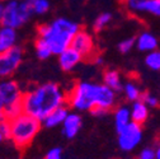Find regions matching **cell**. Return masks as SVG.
Wrapping results in <instances>:
<instances>
[{
    "label": "cell",
    "mask_w": 160,
    "mask_h": 159,
    "mask_svg": "<svg viewBox=\"0 0 160 159\" xmlns=\"http://www.w3.org/2000/svg\"><path fill=\"white\" fill-rule=\"evenodd\" d=\"M127 8L132 12H141V5L144 0H125Z\"/></svg>",
    "instance_id": "28"
},
{
    "label": "cell",
    "mask_w": 160,
    "mask_h": 159,
    "mask_svg": "<svg viewBox=\"0 0 160 159\" xmlns=\"http://www.w3.org/2000/svg\"><path fill=\"white\" fill-rule=\"evenodd\" d=\"M80 127H82V117L78 113H69L62 124V134L65 137L72 139L78 135Z\"/></svg>",
    "instance_id": "12"
},
{
    "label": "cell",
    "mask_w": 160,
    "mask_h": 159,
    "mask_svg": "<svg viewBox=\"0 0 160 159\" xmlns=\"http://www.w3.org/2000/svg\"><path fill=\"white\" fill-rule=\"evenodd\" d=\"M82 60H83V56L75 49H72L71 46L68 47L65 51H62L58 55V63H60V66H61V69L64 71L72 70Z\"/></svg>",
    "instance_id": "10"
},
{
    "label": "cell",
    "mask_w": 160,
    "mask_h": 159,
    "mask_svg": "<svg viewBox=\"0 0 160 159\" xmlns=\"http://www.w3.org/2000/svg\"><path fill=\"white\" fill-rule=\"evenodd\" d=\"M111 21H112V15L109 13H102L101 15H98V18L95 19V22H94V29L97 32L102 31Z\"/></svg>",
    "instance_id": "23"
},
{
    "label": "cell",
    "mask_w": 160,
    "mask_h": 159,
    "mask_svg": "<svg viewBox=\"0 0 160 159\" xmlns=\"http://www.w3.org/2000/svg\"><path fill=\"white\" fill-rule=\"evenodd\" d=\"M145 64L151 70L159 71L160 70V51L155 50V51L149 52L148 56L145 57Z\"/></svg>",
    "instance_id": "20"
},
{
    "label": "cell",
    "mask_w": 160,
    "mask_h": 159,
    "mask_svg": "<svg viewBox=\"0 0 160 159\" xmlns=\"http://www.w3.org/2000/svg\"><path fill=\"white\" fill-rule=\"evenodd\" d=\"M23 94L19 85L14 80H4L0 83V95L3 98L4 107L22 102Z\"/></svg>",
    "instance_id": "9"
},
{
    "label": "cell",
    "mask_w": 160,
    "mask_h": 159,
    "mask_svg": "<svg viewBox=\"0 0 160 159\" xmlns=\"http://www.w3.org/2000/svg\"><path fill=\"white\" fill-rule=\"evenodd\" d=\"M36 52H37V56L41 59V60L48 59L52 55V51H51L50 46L47 45V42L45 41V39H42L41 37H38L37 41H36Z\"/></svg>",
    "instance_id": "19"
},
{
    "label": "cell",
    "mask_w": 160,
    "mask_h": 159,
    "mask_svg": "<svg viewBox=\"0 0 160 159\" xmlns=\"http://www.w3.org/2000/svg\"><path fill=\"white\" fill-rule=\"evenodd\" d=\"M45 159H62V150L60 148H52L46 153Z\"/></svg>",
    "instance_id": "29"
},
{
    "label": "cell",
    "mask_w": 160,
    "mask_h": 159,
    "mask_svg": "<svg viewBox=\"0 0 160 159\" xmlns=\"http://www.w3.org/2000/svg\"><path fill=\"white\" fill-rule=\"evenodd\" d=\"M0 132L4 139H12V124L7 118L0 124Z\"/></svg>",
    "instance_id": "26"
},
{
    "label": "cell",
    "mask_w": 160,
    "mask_h": 159,
    "mask_svg": "<svg viewBox=\"0 0 160 159\" xmlns=\"http://www.w3.org/2000/svg\"><path fill=\"white\" fill-rule=\"evenodd\" d=\"M66 103L78 111L90 112L94 107H99L109 112L116 103V92L106 84L79 82L66 95Z\"/></svg>",
    "instance_id": "1"
},
{
    "label": "cell",
    "mask_w": 160,
    "mask_h": 159,
    "mask_svg": "<svg viewBox=\"0 0 160 159\" xmlns=\"http://www.w3.org/2000/svg\"><path fill=\"white\" fill-rule=\"evenodd\" d=\"M4 7H5V4H3L2 2H0V24H2V22H3V15H4Z\"/></svg>",
    "instance_id": "31"
},
{
    "label": "cell",
    "mask_w": 160,
    "mask_h": 159,
    "mask_svg": "<svg viewBox=\"0 0 160 159\" xmlns=\"http://www.w3.org/2000/svg\"><path fill=\"white\" fill-rule=\"evenodd\" d=\"M79 31L80 28L76 23L65 18H57L52 23L38 26L37 28L38 37L47 42L53 55H60L70 47L75 34Z\"/></svg>",
    "instance_id": "3"
},
{
    "label": "cell",
    "mask_w": 160,
    "mask_h": 159,
    "mask_svg": "<svg viewBox=\"0 0 160 159\" xmlns=\"http://www.w3.org/2000/svg\"><path fill=\"white\" fill-rule=\"evenodd\" d=\"M141 12L160 17V0H144L141 5Z\"/></svg>",
    "instance_id": "21"
},
{
    "label": "cell",
    "mask_w": 160,
    "mask_h": 159,
    "mask_svg": "<svg viewBox=\"0 0 160 159\" xmlns=\"http://www.w3.org/2000/svg\"><path fill=\"white\" fill-rule=\"evenodd\" d=\"M135 42H136V38H133V37H130V38H126V39H123V41H121L119 45H118L119 52L121 54H127L133 47Z\"/></svg>",
    "instance_id": "25"
},
{
    "label": "cell",
    "mask_w": 160,
    "mask_h": 159,
    "mask_svg": "<svg viewBox=\"0 0 160 159\" xmlns=\"http://www.w3.org/2000/svg\"><path fill=\"white\" fill-rule=\"evenodd\" d=\"M132 121L131 118V110L127 107H119L114 112V125L117 132H121L130 122Z\"/></svg>",
    "instance_id": "16"
},
{
    "label": "cell",
    "mask_w": 160,
    "mask_h": 159,
    "mask_svg": "<svg viewBox=\"0 0 160 159\" xmlns=\"http://www.w3.org/2000/svg\"><path fill=\"white\" fill-rule=\"evenodd\" d=\"M71 47L75 49L80 55H82L83 59L94 60V50H95V46H94L93 37L88 32L80 29L75 34V37L72 39Z\"/></svg>",
    "instance_id": "8"
},
{
    "label": "cell",
    "mask_w": 160,
    "mask_h": 159,
    "mask_svg": "<svg viewBox=\"0 0 160 159\" xmlns=\"http://www.w3.org/2000/svg\"><path fill=\"white\" fill-rule=\"evenodd\" d=\"M4 116L7 120L12 121L14 118H17L18 116H21L24 111H23V103L22 102H18V103H14V105H10V106H7L4 107Z\"/></svg>",
    "instance_id": "18"
},
{
    "label": "cell",
    "mask_w": 160,
    "mask_h": 159,
    "mask_svg": "<svg viewBox=\"0 0 160 159\" xmlns=\"http://www.w3.org/2000/svg\"><path fill=\"white\" fill-rule=\"evenodd\" d=\"M5 120V116H4V112H0V124Z\"/></svg>",
    "instance_id": "34"
},
{
    "label": "cell",
    "mask_w": 160,
    "mask_h": 159,
    "mask_svg": "<svg viewBox=\"0 0 160 159\" xmlns=\"http://www.w3.org/2000/svg\"><path fill=\"white\" fill-rule=\"evenodd\" d=\"M23 50L19 46H14L13 49L0 52V78L10 76L22 63Z\"/></svg>",
    "instance_id": "7"
},
{
    "label": "cell",
    "mask_w": 160,
    "mask_h": 159,
    "mask_svg": "<svg viewBox=\"0 0 160 159\" xmlns=\"http://www.w3.org/2000/svg\"><path fill=\"white\" fill-rule=\"evenodd\" d=\"M34 13L33 4L29 2H18V0H9L4 7V15H3V27H10L17 29L24 24L31 15Z\"/></svg>",
    "instance_id": "5"
},
{
    "label": "cell",
    "mask_w": 160,
    "mask_h": 159,
    "mask_svg": "<svg viewBox=\"0 0 160 159\" xmlns=\"http://www.w3.org/2000/svg\"><path fill=\"white\" fill-rule=\"evenodd\" d=\"M17 33L14 28L2 27L0 28V52L8 51L15 46Z\"/></svg>",
    "instance_id": "13"
},
{
    "label": "cell",
    "mask_w": 160,
    "mask_h": 159,
    "mask_svg": "<svg viewBox=\"0 0 160 159\" xmlns=\"http://www.w3.org/2000/svg\"><path fill=\"white\" fill-rule=\"evenodd\" d=\"M149 117V107L145 105V102H142L141 99L133 102L132 108H131V118L132 121L136 124L142 125Z\"/></svg>",
    "instance_id": "14"
},
{
    "label": "cell",
    "mask_w": 160,
    "mask_h": 159,
    "mask_svg": "<svg viewBox=\"0 0 160 159\" xmlns=\"http://www.w3.org/2000/svg\"><path fill=\"white\" fill-rule=\"evenodd\" d=\"M138 159H155V150L152 148H144L138 154Z\"/></svg>",
    "instance_id": "30"
},
{
    "label": "cell",
    "mask_w": 160,
    "mask_h": 159,
    "mask_svg": "<svg viewBox=\"0 0 160 159\" xmlns=\"http://www.w3.org/2000/svg\"><path fill=\"white\" fill-rule=\"evenodd\" d=\"M33 4V10L36 14H43L50 9V3L47 0H34Z\"/></svg>",
    "instance_id": "24"
},
{
    "label": "cell",
    "mask_w": 160,
    "mask_h": 159,
    "mask_svg": "<svg viewBox=\"0 0 160 159\" xmlns=\"http://www.w3.org/2000/svg\"><path fill=\"white\" fill-rule=\"evenodd\" d=\"M3 111H4V102H3L2 95H0V112H3Z\"/></svg>",
    "instance_id": "33"
},
{
    "label": "cell",
    "mask_w": 160,
    "mask_h": 159,
    "mask_svg": "<svg viewBox=\"0 0 160 159\" xmlns=\"http://www.w3.org/2000/svg\"><path fill=\"white\" fill-rule=\"evenodd\" d=\"M141 101L145 102V105H146L148 107H152V108L159 105L158 98L154 97V95H151L150 93H144V94L141 95Z\"/></svg>",
    "instance_id": "27"
},
{
    "label": "cell",
    "mask_w": 160,
    "mask_h": 159,
    "mask_svg": "<svg viewBox=\"0 0 160 159\" xmlns=\"http://www.w3.org/2000/svg\"><path fill=\"white\" fill-rule=\"evenodd\" d=\"M142 139V127L131 121L121 132H118V145L123 151H132Z\"/></svg>",
    "instance_id": "6"
},
{
    "label": "cell",
    "mask_w": 160,
    "mask_h": 159,
    "mask_svg": "<svg viewBox=\"0 0 160 159\" xmlns=\"http://www.w3.org/2000/svg\"><path fill=\"white\" fill-rule=\"evenodd\" d=\"M136 45L140 51H144V52L150 51L151 52V51H155L158 47V39L154 34H151L149 32H144L137 37Z\"/></svg>",
    "instance_id": "15"
},
{
    "label": "cell",
    "mask_w": 160,
    "mask_h": 159,
    "mask_svg": "<svg viewBox=\"0 0 160 159\" xmlns=\"http://www.w3.org/2000/svg\"><path fill=\"white\" fill-rule=\"evenodd\" d=\"M26 2H29V3H33V2H34V0H26Z\"/></svg>",
    "instance_id": "36"
},
{
    "label": "cell",
    "mask_w": 160,
    "mask_h": 159,
    "mask_svg": "<svg viewBox=\"0 0 160 159\" xmlns=\"http://www.w3.org/2000/svg\"><path fill=\"white\" fill-rule=\"evenodd\" d=\"M22 103L24 113L43 121L45 117L53 110L66 103V95L57 84L46 83L26 92L23 94Z\"/></svg>",
    "instance_id": "2"
},
{
    "label": "cell",
    "mask_w": 160,
    "mask_h": 159,
    "mask_svg": "<svg viewBox=\"0 0 160 159\" xmlns=\"http://www.w3.org/2000/svg\"><path fill=\"white\" fill-rule=\"evenodd\" d=\"M69 107L68 106H61V107H58L56 110H53L50 115H47L45 117V120L42 121L43 126L45 127H56V126H60V125H62L64 121L66 120V117L69 116Z\"/></svg>",
    "instance_id": "11"
},
{
    "label": "cell",
    "mask_w": 160,
    "mask_h": 159,
    "mask_svg": "<svg viewBox=\"0 0 160 159\" xmlns=\"http://www.w3.org/2000/svg\"><path fill=\"white\" fill-rule=\"evenodd\" d=\"M3 139H4V137H3V135H2V132H0V143H2V140H3Z\"/></svg>",
    "instance_id": "35"
},
{
    "label": "cell",
    "mask_w": 160,
    "mask_h": 159,
    "mask_svg": "<svg viewBox=\"0 0 160 159\" xmlns=\"http://www.w3.org/2000/svg\"><path fill=\"white\" fill-rule=\"evenodd\" d=\"M103 80L107 87L113 89L114 92H119L122 89V83H121V78L119 74L116 70H107L103 74Z\"/></svg>",
    "instance_id": "17"
},
{
    "label": "cell",
    "mask_w": 160,
    "mask_h": 159,
    "mask_svg": "<svg viewBox=\"0 0 160 159\" xmlns=\"http://www.w3.org/2000/svg\"><path fill=\"white\" fill-rule=\"evenodd\" d=\"M125 94H126L127 99H130L132 102H136L138 99H141V95H142V93L140 92V89L133 83H127L125 85Z\"/></svg>",
    "instance_id": "22"
},
{
    "label": "cell",
    "mask_w": 160,
    "mask_h": 159,
    "mask_svg": "<svg viewBox=\"0 0 160 159\" xmlns=\"http://www.w3.org/2000/svg\"><path fill=\"white\" fill-rule=\"evenodd\" d=\"M10 124H12L10 140L14 143V145L18 149H26L33 141V139L39 132V130H41L42 121L23 112L21 116L12 120Z\"/></svg>",
    "instance_id": "4"
},
{
    "label": "cell",
    "mask_w": 160,
    "mask_h": 159,
    "mask_svg": "<svg viewBox=\"0 0 160 159\" xmlns=\"http://www.w3.org/2000/svg\"><path fill=\"white\" fill-rule=\"evenodd\" d=\"M155 159H160V144L155 149Z\"/></svg>",
    "instance_id": "32"
}]
</instances>
